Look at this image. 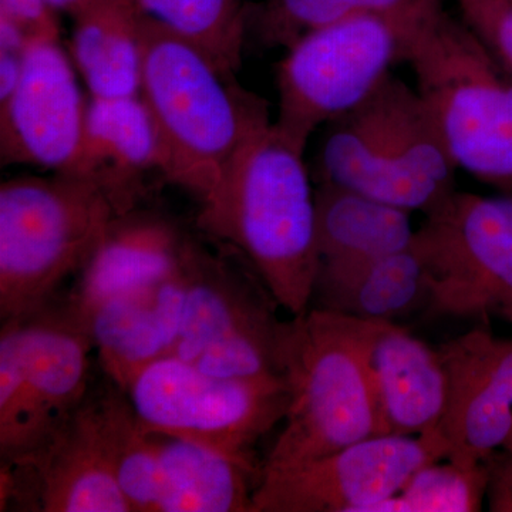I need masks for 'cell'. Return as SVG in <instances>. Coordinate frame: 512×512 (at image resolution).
<instances>
[{
	"instance_id": "28",
	"label": "cell",
	"mask_w": 512,
	"mask_h": 512,
	"mask_svg": "<svg viewBox=\"0 0 512 512\" xmlns=\"http://www.w3.org/2000/svg\"><path fill=\"white\" fill-rule=\"evenodd\" d=\"M416 0H268L258 15L262 40L288 49L306 33L357 16L394 12Z\"/></svg>"
},
{
	"instance_id": "2",
	"label": "cell",
	"mask_w": 512,
	"mask_h": 512,
	"mask_svg": "<svg viewBox=\"0 0 512 512\" xmlns=\"http://www.w3.org/2000/svg\"><path fill=\"white\" fill-rule=\"evenodd\" d=\"M141 97L153 114L168 183L210 197L238 151L272 123L235 76L156 20L141 16Z\"/></svg>"
},
{
	"instance_id": "27",
	"label": "cell",
	"mask_w": 512,
	"mask_h": 512,
	"mask_svg": "<svg viewBox=\"0 0 512 512\" xmlns=\"http://www.w3.org/2000/svg\"><path fill=\"white\" fill-rule=\"evenodd\" d=\"M421 467L400 493L369 505L365 512H474L487 497L485 463L463 466L447 460Z\"/></svg>"
},
{
	"instance_id": "14",
	"label": "cell",
	"mask_w": 512,
	"mask_h": 512,
	"mask_svg": "<svg viewBox=\"0 0 512 512\" xmlns=\"http://www.w3.org/2000/svg\"><path fill=\"white\" fill-rule=\"evenodd\" d=\"M447 370L448 399L440 431L447 460L484 463L512 431V339L471 330L439 348Z\"/></svg>"
},
{
	"instance_id": "22",
	"label": "cell",
	"mask_w": 512,
	"mask_h": 512,
	"mask_svg": "<svg viewBox=\"0 0 512 512\" xmlns=\"http://www.w3.org/2000/svg\"><path fill=\"white\" fill-rule=\"evenodd\" d=\"M319 266L359 264L413 244L410 212L340 185L315 191Z\"/></svg>"
},
{
	"instance_id": "15",
	"label": "cell",
	"mask_w": 512,
	"mask_h": 512,
	"mask_svg": "<svg viewBox=\"0 0 512 512\" xmlns=\"http://www.w3.org/2000/svg\"><path fill=\"white\" fill-rule=\"evenodd\" d=\"M359 339L386 433L421 436L439 431L448 399L439 348L383 320L359 319Z\"/></svg>"
},
{
	"instance_id": "25",
	"label": "cell",
	"mask_w": 512,
	"mask_h": 512,
	"mask_svg": "<svg viewBox=\"0 0 512 512\" xmlns=\"http://www.w3.org/2000/svg\"><path fill=\"white\" fill-rule=\"evenodd\" d=\"M141 12L202 50L222 72L235 76L249 25L241 0H136Z\"/></svg>"
},
{
	"instance_id": "10",
	"label": "cell",
	"mask_w": 512,
	"mask_h": 512,
	"mask_svg": "<svg viewBox=\"0 0 512 512\" xmlns=\"http://www.w3.org/2000/svg\"><path fill=\"white\" fill-rule=\"evenodd\" d=\"M414 235L427 266V316L512 323V198L448 195Z\"/></svg>"
},
{
	"instance_id": "9",
	"label": "cell",
	"mask_w": 512,
	"mask_h": 512,
	"mask_svg": "<svg viewBox=\"0 0 512 512\" xmlns=\"http://www.w3.org/2000/svg\"><path fill=\"white\" fill-rule=\"evenodd\" d=\"M275 308L278 303L254 268L197 245L173 355L215 376L284 379V322Z\"/></svg>"
},
{
	"instance_id": "3",
	"label": "cell",
	"mask_w": 512,
	"mask_h": 512,
	"mask_svg": "<svg viewBox=\"0 0 512 512\" xmlns=\"http://www.w3.org/2000/svg\"><path fill=\"white\" fill-rule=\"evenodd\" d=\"M282 367L288 410L261 474L387 434L360 346L359 319L316 308L292 316L282 328Z\"/></svg>"
},
{
	"instance_id": "30",
	"label": "cell",
	"mask_w": 512,
	"mask_h": 512,
	"mask_svg": "<svg viewBox=\"0 0 512 512\" xmlns=\"http://www.w3.org/2000/svg\"><path fill=\"white\" fill-rule=\"evenodd\" d=\"M0 13L15 20L30 42L59 40V12L47 0H0Z\"/></svg>"
},
{
	"instance_id": "29",
	"label": "cell",
	"mask_w": 512,
	"mask_h": 512,
	"mask_svg": "<svg viewBox=\"0 0 512 512\" xmlns=\"http://www.w3.org/2000/svg\"><path fill=\"white\" fill-rule=\"evenodd\" d=\"M460 19L512 77V0H454Z\"/></svg>"
},
{
	"instance_id": "5",
	"label": "cell",
	"mask_w": 512,
	"mask_h": 512,
	"mask_svg": "<svg viewBox=\"0 0 512 512\" xmlns=\"http://www.w3.org/2000/svg\"><path fill=\"white\" fill-rule=\"evenodd\" d=\"M333 124L319 153L323 183L424 214L456 191L457 168L429 111L417 90L392 74Z\"/></svg>"
},
{
	"instance_id": "1",
	"label": "cell",
	"mask_w": 512,
	"mask_h": 512,
	"mask_svg": "<svg viewBox=\"0 0 512 512\" xmlns=\"http://www.w3.org/2000/svg\"><path fill=\"white\" fill-rule=\"evenodd\" d=\"M198 225L247 259L279 308L308 311L320 262L315 191L303 151L274 121L238 151L202 201Z\"/></svg>"
},
{
	"instance_id": "6",
	"label": "cell",
	"mask_w": 512,
	"mask_h": 512,
	"mask_svg": "<svg viewBox=\"0 0 512 512\" xmlns=\"http://www.w3.org/2000/svg\"><path fill=\"white\" fill-rule=\"evenodd\" d=\"M117 215L103 188L80 175L0 185V318H23L50 305Z\"/></svg>"
},
{
	"instance_id": "11",
	"label": "cell",
	"mask_w": 512,
	"mask_h": 512,
	"mask_svg": "<svg viewBox=\"0 0 512 512\" xmlns=\"http://www.w3.org/2000/svg\"><path fill=\"white\" fill-rule=\"evenodd\" d=\"M441 431L370 437L288 470L262 473L252 512H365L402 491L410 477L447 460Z\"/></svg>"
},
{
	"instance_id": "32",
	"label": "cell",
	"mask_w": 512,
	"mask_h": 512,
	"mask_svg": "<svg viewBox=\"0 0 512 512\" xmlns=\"http://www.w3.org/2000/svg\"><path fill=\"white\" fill-rule=\"evenodd\" d=\"M47 2H49V5L55 8L57 12L67 13V15L73 18L90 0H47Z\"/></svg>"
},
{
	"instance_id": "21",
	"label": "cell",
	"mask_w": 512,
	"mask_h": 512,
	"mask_svg": "<svg viewBox=\"0 0 512 512\" xmlns=\"http://www.w3.org/2000/svg\"><path fill=\"white\" fill-rule=\"evenodd\" d=\"M141 16L136 0H90L73 16L70 53L90 97L140 94Z\"/></svg>"
},
{
	"instance_id": "7",
	"label": "cell",
	"mask_w": 512,
	"mask_h": 512,
	"mask_svg": "<svg viewBox=\"0 0 512 512\" xmlns=\"http://www.w3.org/2000/svg\"><path fill=\"white\" fill-rule=\"evenodd\" d=\"M436 2L357 16L292 43L278 67L275 130L305 153L319 127L359 107L403 62L414 29Z\"/></svg>"
},
{
	"instance_id": "16",
	"label": "cell",
	"mask_w": 512,
	"mask_h": 512,
	"mask_svg": "<svg viewBox=\"0 0 512 512\" xmlns=\"http://www.w3.org/2000/svg\"><path fill=\"white\" fill-rule=\"evenodd\" d=\"M197 244L173 221L134 210L117 215L86 264L70 308L86 319L101 303L150 288L183 271Z\"/></svg>"
},
{
	"instance_id": "31",
	"label": "cell",
	"mask_w": 512,
	"mask_h": 512,
	"mask_svg": "<svg viewBox=\"0 0 512 512\" xmlns=\"http://www.w3.org/2000/svg\"><path fill=\"white\" fill-rule=\"evenodd\" d=\"M487 467V498L490 511L512 512V454L501 448L484 461Z\"/></svg>"
},
{
	"instance_id": "17",
	"label": "cell",
	"mask_w": 512,
	"mask_h": 512,
	"mask_svg": "<svg viewBox=\"0 0 512 512\" xmlns=\"http://www.w3.org/2000/svg\"><path fill=\"white\" fill-rule=\"evenodd\" d=\"M191 258L167 281L101 303L84 319L104 372L120 390L143 367L173 355Z\"/></svg>"
},
{
	"instance_id": "26",
	"label": "cell",
	"mask_w": 512,
	"mask_h": 512,
	"mask_svg": "<svg viewBox=\"0 0 512 512\" xmlns=\"http://www.w3.org/2000/svg\"><path fill=\"white\" fill-rule=\"evenodd\" d=\"M47 430L37 409L23 362L18 319L0 330V456L15 461L35 450Z\"/></svg>"
},
{
	"instance_id": "18",
	"label": "cell",
	"mask_w": 512,
	"mask_h": 512,
	"mask_svg": "<svg viewBox=\"0 0 512 512\" xmlns=\"http://www.w3.org/2000/svg\"><path fill=\"white\" fill-rule=\"evenodd\" d=\"M163 171V146L153 114L141 94L90 97L82 151L72 171L100 185L117 214L134 210L141 180Z\"/></svg>"
},
{
	"instance_id": "19",
	"label": "cell",
	"mask_w": 512,
	"mask_h": 512,
	"mask_svg": "<svg viewBox=\"0 0 512 512\" xmlns=\"http://www.w3.org/2000/svg\"><path fill=\"white\" fill-rule=\"evenodd\" d=\"M20 323L23 362L47 434L87 399L92 335L69 303H50Z\"/></svg>"
},
{
	"instance_id": "13",
	"label": "cell",
	"mask_w": 512,
	"mask_h": 512,
	"mask_svg": "<svg viewBox=\"0 0 512 512\" xmlns=\"http://www.w3.org/2000/svg\"><path fill=\"white\" fill-rule=\"evenodd\" d=\"M73 60L59 40H35L15 92L0 103L3 164L72 171L82 151L87 103Z\"/></svg>"
},
{
	"instance_id": "23",
	"label": "cell",
	"mask_w": 512,
	"mask_h": 512,
	"mask_svg": "<svg viewBox=\"0 0 512 512\" xmlns=\"http://www.w3.org/2000/svg\"><path fill=\"white\" fill-rule=\"evenodd\" d=\"M148 433L167 483L168 512H252V471L195 441Z\"/></svg>"
},
{
	"instance_id": "4",
	"label": "cell",
	"mask_w": 512,
	"mask_h": 512,
	"mask_svg": "<svg viewBox=\"0 0 512 512\" xmlns=\"http://www.w3.org/2000/svg\"><path fill=\"white\" fill-rule=\"evenodd\" d=\"M403 62L454 167L512 192V77L437 0L414 29Z\"/></svg>"
},
{
	"instance_id": "33",
	"label": "cell",
	"mask_w": 512,
	"mask_h": 512,
	"mask_svg": "<svg viewBox=\"0 0 512 512\" xmlns=\"http://www.w3.org/2000/svg\"><path fill=\"white\" fill-rule=\"evenodd\" d=\"M503 448H505V450L507 451H510V453L512 454V431L510 437H508L507 443L504 444Z\"/></svg>"
},
{
	"instance_id": "8",
	"label": "cell",
	"mask_w": 512,
	"mask_h": 512,
	"mask_svg": "<svg viewBox=\"0 0 512 512\" xmlns=\"http://www.w3.org/2000/svg\"><path fill=\"white\" fill-rule=\"evenodd\" d=\"M121 392L148 430L220 451L255 474L254 447L289 404L285 379H229L175 355L131 377Z\"/></svg>"
},
{
	"instance_id": "20",
	"label": "cell",
	"mask_w": 512,
	"mask_h": 512,
	"mask_svg": "<svg viewBox=\"0 0 512 512\" xmlns=\"http://www.w3.org/2000/svg\"><path fill=\"white\" fill-rule=\"evenodd\" d=\"M429 301V272L414 244L359 264L320 265L312 295L313 308L383 322L426 312Z\"/></svg>"
},
{
	"instance_id": "12",
	"label": "cell",
	"mask_w": 512,
	"mask_h": 512,
	"mask_svg": "<svg viewBox=\"0 0 512 512\" xmlns=\"http://www.w3.org/2000/svg\"><path fill=\"white\" fill-rule=\"evenodd\" d=\"M2 511L133 512L114 474L100 399L84 400L26 456L2 461Z\"/></svg>"
},
{
	"instance_id": "24",
	"label": "cell",
	"mask_w": 512,
	"mask_h": 512,
	"mask_svg": "<svg viewBox=\"0 0 512 512\" xmlns=\"http://www.w3.org/2000/svg\"><path fill=\"white\" fill-rule=\"evenodd\" d=\"M104 434L121 491L133 512H168V488L150 433L111 383L99 396Z\"/></svg>"
}]
</instances>
